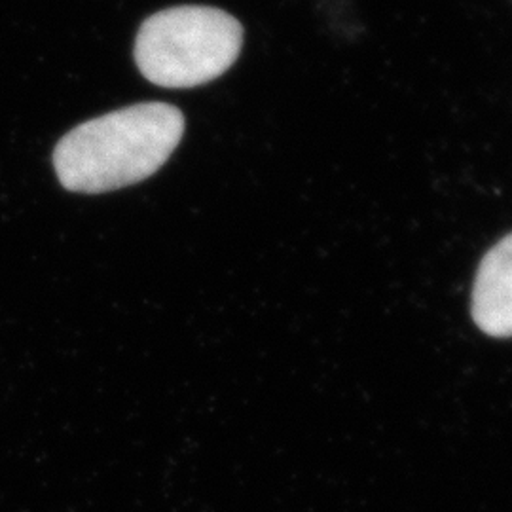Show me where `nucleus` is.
<instances>
[{"mask_svg": "<svg viewBox=\"0 0 512 512\" xmlns=\"http://www.w3.org/2000/svg\"><path fill=\"white\" fill-rule=\"evenodd\" d=\"M184 116L165 103H141L69 131L54 150L55 173L71 192L101 194L154 175L181 143Z\"/></svg>", "mask_w": 512, "mask_h": 512, "instance_id": "1", "label": "nucleus"}, {"mask_svg": "<svg viewBox=\"0 0 512 512\" xmlns=\"http://www.w3.org/2000/svg\"><path fill=\"white\" fill-rule=\"evenodd\" d=\"M243 46V27L209 6H179L148 18L135 40V61L152 84L194 88L226 73Z\"/></svg>", "mask_w": 512, "mask_h": 512, "instance_id": "2", "label": "nucleus"}, {"mask_svg": "<svg viewBox=\"0 0 512 512\" xmlns=\"http://www.w3.org/2000/svg\"><path fill=\"white\" fill-rule=\"evenodd\" d=\"M473 319L490 336H512V234L492 247L478 266Z\"/></svg>", "mask_w": 512, "mask_h": 512, "instance_id": "3", "label": "nucleus"}]
</instances>
